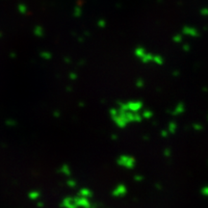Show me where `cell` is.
<instances>
[{"label":"cell","instance_id":"obj_1","mask_svg":"<svg viewBox=\"0 0 208 208\" xmlns=\"http://www.w3.org/2000/svg\"><path fill=\"white\" fill-rule=\"evenodd\" d=\"M200 13L203 14L204 16H208V8H203L200 11Z\"/></svg>","mask_w":208,"mask_h":208}]
</instances>
